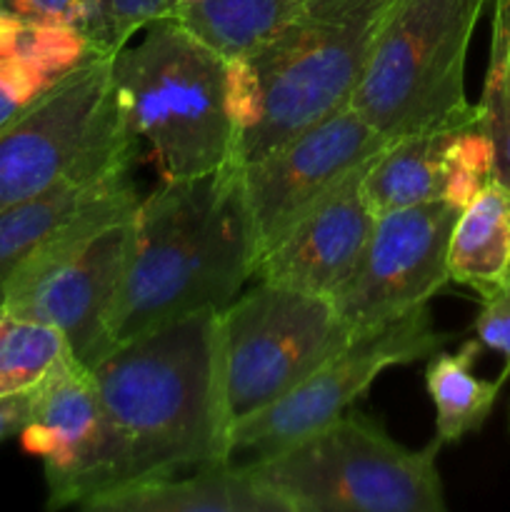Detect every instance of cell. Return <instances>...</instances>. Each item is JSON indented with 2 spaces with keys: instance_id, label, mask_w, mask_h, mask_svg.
Masks as SVG:
<instances>
[{
  "instance_id": "obj_1",
  "label": "cell",
  "mask_w": 510,
  "mask_h": 512,
  "mask_svg": "<svg viewBox=\"0 0 510 512\" xmlns=\"http://www.w3.org/2000/svg\"><path fill=\"white\" fill-rule=\"evenodd\" d=\"M255 273L243 163L163 180L140 198L108 350L200 310H223Z\"/></svg>"
},
{
  "instance_id": "obj_2",
  "label": "cell",
  "mask_w": 510,
  "mask_h": 512,
  "mask_svg": "<svg viewBox=\"0 0 510 512\" xmlns=\"http://www.w3.org/2000/svg\"><path fill=\"white\" fill-rule=\"evenodd\" d=\"M90 370L123 448L125 483L230 465L220 310L145 330Z\"/></svg>"
},
{
  "instance_id": "obj_3",
  "label": "cell",
  "mask_w": 510,
  "mask_h": 512,
  "mask_svg": "<svg viewBox=\"0 0 510 512\" xmlns=\"http://www.w3.org/2000/svg\"><path fill=\"white\" fill-rule=\"evenodd\" d=\"M398 0H310L248 55L228 58L238 160L288 143L350 103Z\"/></svg>"
},
{
  "instance_id": "obj_4",
  "label": "cell",
  "mask_w": 510,
  "mask_h": 512,
  "mask_svg": "<svg viewBox=\"0 0 510 512\" xmlns=\"http://www.w3.org/2000/svg\"><path fill=\"white\" fill-rule=\"evenodd\" d=\"M113 83L130 133L150 145L163 180L238 160L228 58L175 15L145 25L133 45L113 53Z\"/></svg>"
},
{
  "instance_id": "obj_5",
  "label": "cell",
  "mask_w": 510,
  "mask_h": 512,
  "mask_svg": "<svg viewBox=\"0 0 510 512\" xmlns=\"http://www.w3.org/2000/svg\"><path fill=\"white\" fill-rule=\"evenodd\" d=\"M440 443L410 450L378 420L343 413L263 460L243 463L285 512H445Z\"/></svg>"
},
{
  "instance_id": "obj_6",
  "label": "cell",
  "mask_w": 510,
  "mask_h": 512,
  "mask_svg": "<svg viewBox=\"0 0 510 512\" xmlns=\"http://www.w3.org/2000/svg\"><path fill=\"white\" fill-rule=\"evenodd\" d=\"M488 0H398L375 38L350 105L385 140L480 120L465 60Z\"/></svg>"
},
{
  "instance_id": "obj_7",
  "label": "cell",
  "mask_w": 510,
  "mask_h": 512,
  "mask_svg": "<svg viewBox=\"0 0 510 512\" xmlns=\"http://www.w3.org/2000/svg\"><path fill=\"white\" fill-rule=\"evenodd\" d=\"M135 145L115 93L113 55L90 53L0 130V210L68 178L130 170Z\"/></svg>"
},
{
  "instance_id": "obj_8",
  "label": "cell",
  "mask_w": 510,
  "mask_h": 512,
  "mask_svg": "<svg viewBox=\"0 0 510 512\" xmlns=\"http://www.w3.org/2000/svg\"><path fill=\"white\" fill-rule=\"evenodd\" d=\"M138 203V193L120 198L45 240L5 285L3 313L58 328L75 358L93 368L108 353Z\"/></svg>"
},
{
  "instance_id": "obj_9",
  "label": "cell",
  "mask_w": 510,
  "mask_h": 512,
  "mask_svg": "<svg viewBox=\"0 0 510 512\" xmlns=\"http://www.w3.org/2000/svg\"><path fill=\"white\" fill-rule=\"evenodd\" d=\"M353 333L323 295L258 283L220 310V370L230 430L298 388Z\"/></svg>"
},
{
  "instance_id": "obj_10",
  "label": "cell",
  "mask_w": 510,
  "mask_h": 512,
  "mask_svg": "<svg viewBox=\"0 0 510 512\" xmlns=\"http://www.w3.org/2000/svg\"><path fill=\"white\" fill-rule=\"evenodd\" d=\"M448 340L450 335L433 328L428 305H420L380 328L353 335L343 350L325 360L285 398L233 425L230 463L263 460L315 433L348 413L350 405L368 393L383 370L430 358L443 350Z\"/></svg>"
},
{
  "instance_id": "obj_11",
  "label": "cell",
  "mask_w": 510,
  "mask_h": 512,
  "mask_svg": "<svg viewBox=\"0 0 510 512\" xmlns=\"http://www.w3.org/2000/svg\"><path fill=\"white\" fill-rule=\"evenodd\" d=\"M18 435L25 453L43 460L50 510L80 508L128 478L93 370L70 348L33 388L30 418Z\"/></svg>"
},
{
  "instance_id": "obj_12",
  "label": "cell",
  "mask_w": 510,
  "mask_h": 512,
  "mask_svg": "<svg viewBox=\"0 0 510 512\" xmlns=\"http://www.w3.org/2000/svg\"><path fill=\"white\" fill-rule=\"evenodd\" d=\"M388 143L348 103L288 143L243 163L255 265L305 213Z\"/></svg>"
},
{
  "instance_id": "obj_13",
  "label": "cell",
  "mask_w": 510,
  "mask_h": 512,
  "mask_svg": "<svg viewBox=\"0 0 510 512\" xmlns=\"http://www.w3.org/2000/svg\"><path fill=\"white\" fill-rule=\"evenodd\" d=\"M458 215L455 205L435 200L375 218L358 265L330 298L350 333L428 305L450 283L448 245Z\"/></svg>"
},
{
  "instance_id": "obj_14",
  "label": "cell",
  "mask_w": 510,
  "mask_h": 512,
  "mask_svg": "<svg viewBox=\"0 0 510 512\" xmlns=\"http://www.w3.org/2000/svg\"><path fill=\"white\" fill-rule=\"evenodd\" d=\"M355 170L343 185L305 213L255 265L258 283L333 298L363 255L375 218L363 193V173Z\"/></svg>"
},
{
  "instance_id": "obj_15",
  "label": "cell",
  "mask_w": 510,
  "mask_h": 512,
  "mask_svg": "<svg viewBox=\"0 0 510 512\" xmlns=\"http://www.w3.org/2000/svg\"><path fill=\"white\" fill-rule=\"evenodd\" d=\"M93 512H285L245 465L130 480L80 505Z\"/></svg>"
},
{
  "instance_id": "obj_16",
  "label": "cell",
  "mask_w": 510,
  "mask_h": 512,
  "mask_svg": "<svg viewBox=\"0 0 510 512\" xmlns=\"http://www.w3.org/2000/svg\"><path fill=\"white\" fill-rule=\"evenodd\" d=\"M138 193L130 170L105 178H68L35 198L0 210V310L5 285L45 240L103 205Z\"/></svg>"
},
{
  "instance_id": "obj_17",
  "label": "cell",
  "mask_w": 510,
  "mask_h": 512,
  "mask_svg": "<svg viewBox=\"0 0 510 512\" xmlns=\"http://www.w3.org/2000/svg\"><path fill=\"white\" fill-rule=\"evenodd\" d=\"M458 130L463 128L423 130L390 140L363 173V193L370 210L380 215L445 200L450 145Z\"/></svg>"
},
{
  "instance_id": "obj_18",
  "label": "cell",
  "mask_w": 510,
  "mask_h": 512,
  "mask_svg": "<svg viewBox=\"0 0 510 512\" xmlns=\"http://www.w3.org/2000/svg\"><path fill=\"white\" fill-rule=\"evenodd\" d=\"M450 280L488 298L510 280V190L490 178L460 210L448 245Z\"/></svg>"
},
{
  "instance_id": "obj_19",
  "label": "cell",
  "mask_w": 510,
  "mask_h": 512,
  "mask_svg": "<svg viewBox=\"0 0 510 512\" xmlns=\"http://www.w3.org/2000/svg\"><path fill=\"white\" fill-rule=\"evenodd\" d=\"M483 343L468 340L455 353L438 350L425 365V390L435 408V440L450 445L483 428L493 413L503 380L475 375Z\"/></svg>"
},
{
  "instance_id": "obj_20",
  "label": "cell",
  "mask_w": 510,
  "mask_h": 512,
  "mask_svg": "<svg viewBox=\"0 0 510 512\" xmlns=\"http://www.w3.org/2000/svg\"><path fill=\"white\" fill-rule=\"evenodd\" d=\"M308 3L310 0H200L180 5L175 18L223 58H238L258 48Z\"/></svg>"
},
{
  "instance_id": "obj_21",
  "label": "cell",
  "mask_w": 510,
  "mask_h": 512,
  "mask_svg": "<svg viewBox=\"0 0 510 512\" xmlns=\"http://www.w3.org/2000/svg\"><path fill=\"white\" fill-rule=\"evenodd\" d=\"M65 350L68 340L53 325L0 315V398L33 390Z\"/></svg>"
},
{
  "instance_id": "obj_22",
  "label": "cell",
  "mask_w": 510,
  "mask_h": 512,
  "mask_svg": "<svg viewBox=\"0 0 510 512\" xmlns=\"http://www.w3.org/2000/svg\"><path fill=\"white\" fill-rule=\"evenodd\" d=\"M478 108L493 143V175L510 190V0H495L488 73Z\"/></svg>"
},
{
  "instance_id": "obj_23",
  "label": "cell",
  "mask_w": 510,
  "mask_h": 512,
  "mask_svg": "<svg viewBox=\"0 0 510 512\" xmlns=\"http://www.w3.org/2000/svg\"><path fill=\"white\" fill-rule=\"evenodd\" d=\"M0 10L33 23L68 25L85 35L95 53L113 55L100 0H0Z\"/></svg>"
},
{
  "instance_id": "obj_24",
  "label": "cell",
  "mask_w": 510,
  "mask_h": 512,
  "mask_svg": "<svg viewBox=\"0 0 510 512\" xmlns=\"http://www.w3.org/2000/svg\"><path fill=\"white\" fill-rule=\"evenodd\" d=\"M100 10L108 30L110 53H118L145 25L178 15L180 3L178 0H100Z\"/></svg>"
},
{
  "instance_id": "obj_25",
  "label": "cell",
  "mask_w": 510,
  "mask_h": 512,
  "mask_svg": "<svg viewBox=\"0 0 510 512\" xmlns=\"http://www.w3.org/2000/svg\"><path fill=\"white\" fill-rule=\"evenodd\" d=\"M475 335L483 348L495 350L505 358V368L500 380L510 378V280L493 295L483 298L478 320H475Z\"/></svg>"
},
{
  "instance_id": "obj_26",
  "label": "cell",
  "mask_w": 510,
  "mask_h": 512,
  "mask_svg": "<svg viewBox=\"0 0 510 512\" xmlns=\"http://www.w3.org/2000/svg\"><path fill=\"white\" fill-rule=\"evenodd\" d=\"M53 78L35 68L20 55H0V85L18 100L20 105H28L30 100L38 98Z\"/></svg>"
},
{
  "instance_id": "obj_27",
  "label": "cell",
  "mask_w": 510,
  "mask_h": 512,
  "mask_svg": "<svg viewBox=\"0 0 510 512\" xmlns=\"http://www.w3.org/2000/svg\"><path fill=\"white\" fill-rule=\"evenodd\" d=\"M33 408V390L0 398V443L23 430Z\"/></svg>"
},
{
  "instance_id": "obj_28",
  "label": "cell",
  "mask_w": 510,
  "mask_h": 512,
  "mask_svg": "<svg viewBox=\"0 0 510 512\" xmlns=\"http://www.w3.org/2000/svg\"><path fill=\"white\" fill-rule=\"evenodd\" d=\"M23 108H25V105H20L18 100H15L13 95H10L8 90L0 85V130H3L5 125H8L10 120H13L15 115H18Z\"/></svg>"
},
{
  "instance_id": "obj_29",
  "label": "cell",
  "mask_w": 510,
  "mask_h": 512,
  "mask_svg": "<svg viewBox=\"0 0 510 512\" xmlns=\"http://www.w3.org/2000/svg\"><path fill=\"white\" fill-rule=\"evenodd\" d=\"M180 5H190V3H200V0H178Z\"/></svg>"
},
{
  "instance_id": "obj_30",
  "label": "cell",
  "mask_w": 510,
  "mask_h": 512,
  "mask_svg": "<svg viewBox=\"0 0 510 512\" xmlns=\"http://www.w3.org/2000/svg\"><path fill=\"white\" fill-rule=\"evenodd\" d=\"M0 315H3V310H0Z\"/></svg>"
}]
</instances>
